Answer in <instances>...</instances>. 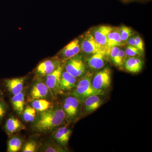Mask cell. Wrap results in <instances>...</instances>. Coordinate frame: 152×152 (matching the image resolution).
Here are the masks:
<instances>
[{
	"label": "cell",
	"mask_w": 152,
	"mask_h": 152,
	"mask_svg": "<svg viewBox=\"0 0 152 152\" xmlns=\"http://www.w3.org/2000/svg\"><path fill=\"white\" fill-rule=\"evenodd\" d=\"M64 64L65 62L52 73L42 77L47 86L51 92L54 98L56 97L57 95L59 94V86L62 73L64 69Z\"/></svg>",
	"instance_id": "obj_9"
},
{
	"label": "cell",
	"mask_w": 152,
	"mask_h": 152,
	"mask_svg": "<svg viewBox=\"0 0 152 152\" xmlns=\"http://www.w3.org/2000/svg\"><path fill=\"white\" fill-rule=\"evenodd\" d=\"M1 89H0V95H1Z\"/></svg>",
	"instance_id": "obj_33"
},
{
	"label": "cell",
	"mask_w": 152,
	"mask_h": 152,
	"mask_svg": "<svg viewBox=\"0 0 152 152\" xmlns=\"http://www.w3.org/2000/svg\"><path fill=\"white\" fill-rule=\"evenodd\" d=\"M25 94L23 91L17 94L13 95L11 101L15 111L22 115L24 109Z\"/></svg>",
	"instance_id": "obj_20"
},
{
	"label": "cell",
	"mask_w": 152,
	"mask_h": 152,
	"mask_svg": "<svg viewBox=\"0 0 152 152\" xmlns=\"http://www.w3.org/2000/svg\"><path fill=\"white\" fill-rule=\"evenodd\" d=\"M102 95H94L86 98L81 104H83V112L86 115L95 111L103 104L101 97Z\"/></svg>",
	"instance_id": "obj_15"
},
{
	"label": "cell",
	"mask_w": 152,
	"mask_h": 152,
	"mask_svg": "<svg viewBox=\"0 0 152 152\" xmlns=\"http://www.w3.org/2000/svg\"><path fill=\"white\" fill-rule=\"evenodd\" d=\"M64 69L78 80L84 76L89 70L85 58L80 54L66 60Z\"/></svg>",
	"instance_id": "obj_3"
},
{
	"label": "cell",
	"mask_w": 152,
	"mask_h": 152,
	"mask_svg": "<svg viewBox=\"0 0 152 152\" xmlns=\"http://www.w3.org/2000/svg\"><path fill=\"white\" fill-rule=\"evenodd\" d=\"M81 103L74 96H68L64 99L62 107L67 120L73 121L77 119L81 111Z\"/></svg>",
	"instance_id": "obj_7"
},
{
	"label": "cell",
	"mask_w": 152,
	"mask_h": 152,
	"mask_svg": "<svg viewBox=\"0 0 152 152\" xmlns=\"http://www.w3.org/2000/svg\"><path fill=\"white\" fill-rule=\"evenodd\" d=\"M36 114L37 111L32 107L27 106L24 109L22 115L26 122H33L35 119Z\"/></svg>",
	"instance_id": "obj_25"
},
{
	"label": "cell",
	"mask_w": 152,
	"mask_h": 152,
	"mask_svg": "<svg viewBox=\"0 0 152 152\" xmlns=\"http://www.w3.org/2000/svg\"><path fill=\"white\" fill-rule=\"evenodd\" d=\"M64 62L55 57L43 61L40 63L34 70L36 77H43L52 73Z\"/></svg>",
	"instance_id": "obj_10"
},
{
	"label": "cell",
	"mask_w": 152,
	"mask_h": 152,
	"mask_svg": "<svg viewBox=\"0 0 152 152\" xmlns=\"http://www.w3.org/2000/svg\"><path fill=\"white\" fill-rule=\"evenodd\" d=\"M127 56L125 53L124 49L121 46L118 55L116 60V61L115 63V65L120 70H123L124 69V64Z\"/></svg>",
	"instance_id": "obj_27"
},
{
	"label": "cell",
	"mask_w": 152,
	"mask_h": 152,
	"mask_svg": "<svg viewBox=\"0 0 152 152\" xmlns=\"http://www.w3.org/2000/svg\"><path fill=\"white\" fill-rule=\"evenodd\" d=\"M39 151L45 152H63L67 151L68 150L54 142H47L40 146Z\"/></svg>",
	"instance_id": "obj_23"
},
{
	"label": "cell",
	"mask_w": 152,
	"mask_h": 152,
	"mask_svg": "<svg viewBox=\"0 0 152 152\" xmlns=\"http://www.w3.org/2000/svg\"><path fill=\"white\" fill-rule=\"evenodd\" d=\"M41 145L35 140H30L25 143L22 150L23 152H36L39 151Z\"/></svg>",
	"instance_id": "obj_26"
},
{
	"label": "cell",
	"mask_w": 152,
	"mask_h": 152,
	"mask_svg": "<svg viewBox=\"0 0 152 152\" xmlns=\"http://www.w3.org/2000/svg\"><path fill=\"white\" fill-rule=\"evenodd\" d=\"M93 72L88 70V72L81 78L79 79L75 88L71 92V95L74 96L81 103L86 98L92 95H103L105 92L96 90L92 85Z\"/></svg>",
	"instance_id": "obj_2"
},
{
	"label": "cell",
	"mask_w": 152,
	"mask_h": 152,
	"mask_svg": "<svg viewBox=\"0 0 152 152\" xmlns=\"http://www.w3.org/2000/svg\"><path fill=\"white\" fill-rule=\"evenodd\" d=\"M85 62L89 70L95 72L103 68L109 61L106 50L97 52L85 58Z\"/></svg>",
	"instance_id": "obj_8"
},
{
	"label": "cell",
	"mask_w": 152,
	"mask_h": 152,
	"mask_svg": "<svg viewBox=\"0 0 152 152\" xmlns=\"http://www.w3.org/2000/svg\"><path fill=\"white\" fill-rule=\"evenodd\" d=\"M119 28L120 37H121L123 45H126V42L128 38L131 36L135 34V32L132 28L124 25L121 26Z\"/></svg>",
	"instance_id": "obj_24"
},
{
	"label": "cell",
	"mask_w": 152,
	"mask_h": 152,
	"mask_svg": "<svg viewBox=\"0 0 152 152\" xmlns=\"http://www.w3.org/2000/svg\"><path fill=\"white\" fill-rule=\"evenodd\" d=\"M135 40L136 48L138 49L142 53L144 54V45L143 41L139 35L134 34Z\"/></svg>",
	"instance_id": "obj_29"
},
{
	"label": "cell",
	"mask_w": 152,
	"mask_h": 152,
	"mask_svg": "<svg viewBox=\"0 0 152 152\" xmlns=\"http://www.w3.org/2000/svg\"><path fill=\"white\" fill-rule=\"evenodd\" d=\"M52 138L56 143L66 148L69 140L72 130L66 126L59 127L52 131Z\"/></svg>",
	"instance_id": "obj_13"
},
{
	"label": "cell",
	"mask_w": 152,
	"mask_h": 152,
	"mask_svg": "<svg viewBox=\"0 0 152 152\" xmlns=\"http://www.w3.org/2000/svg\"><path fill=\"white\" fill-rule=\"evenodd\" d=\"M111 83L112 72L108 67H104L93 75L92 85L95 89L105 91L111 87Z\"/></svg>",
	"instance_id": "obj_5"
},
{
	"label": "cell",
	"mask_w": 152,
	"mask_h": 152,
	"mask_svg": "<svg viewBox=\"0 0 152 152\" xmlns=\"http://www.w3.org/2000/svg\"><path fill=\"white\" fill-rule=\"evenodd\" d=\"M31 106L37 111L41 112L45 111L51 107L52 103L49 100L37 99L32 101Z\"/></svg>",
	"instance_id": "obj_21"
},
{
	"label": "cell",
	"mask_w": 152,
	"mask_h": 152,
	"mask_svg": "<svg viewBox=\"0 0 152 152\" xmlns=\"http://www.w3.org/2000/svg\"><path fill=\"white\" fill-rule=\"evenodd\" d=\"M67 120L62 107H52L45 111L39 112L33 122L34 130L37 132H51L62 126Z\"/></svg>",
	"instance_id": "obj_1"
},
{
	"label": "cell",
	"mask_w": 152,
	"mask_h": 152,
	"mask_svg": "<svg viewBox=\"0 0 152 152\" xmlns=\"http://www.w3.org/2000/svg\"><path fill=\"white\" fill-rule=\"evenodd\" d=\"M4 128L6 133L9 135L26 129L23 123L13 116H11L7 120Z\"/></svg>",
	"instance_id": "obj_19"
},
{
	"label": "cell",
	"mask_w": 152,
	"mask_h": 152,
	"mask_svg": "<svg viewBox=\"0 0 152 152\" xmlns=\"http://www.w3.org/2000/svg\"><path fill=\"white\" fill-rule=\"evenodd\" d=\"M23 140L19 136H14L9 140L7 144V152H17L21 148Z\"/></svg>",
	"instance_id": "obj_22"
},
{
	"label": "cell",
	"mask_w": 152,
	"mask_h": 152,
	"mask_svg": "<svg viewBox=\"0 0 152 152\" xmlns=\"http://www.w3.org/2000/svg\"><path fill=\"white\" fill-rule=\"evenodd\" d=\"M121 2L124 3V4H129V3L135 2H147L150 0H118Z\"/></svg>",
	"instance_id": "obj_32"
},
{
	"label": "cell",
	"mask_w": 152,
	"mask_h": 152,
	"mask_svg": "<svg viewBox=\"0 0 152 152\" xmlns=\"http://www.w3.org/2000/svg\"><path fill=\"white\" fill-rule=\"evenodd\" d=\"M30 98L32 101L37 99L50 100L53 98L48 87L44 81L42 77H36L30 92Z\"/></svg>",
	"instance_id": "obj_6"
},
{
	"label": "cell",
	"mask_w": 152,
	"mask_h": 152,
	"mask_svg": "<svg viewBox=\"0 0 152 152\" xmlns=\"http://www.w3.org/2000/svg\"><path fill=\"white\" fill-rule=\"evenodd\" d=\"M80 53L89 56L97 52L106 50L95 39L90 30L87 31L79 38Z\"/></svg>",
	"instance_id": "obj_4"
},
{
	"label": "cell",
	"mask_w": 152,
	"mask_h": 152,
	"mask_svg": "<svg viewBox=\"0 0 152 152\" xmlns=\"http://www.w3.org/2000/svg\"><path fill=\"white\" fill-rule=\"evenodd\" d=\"M113 28V27L108 25H101L94 27L89 30L97 42L106 50L108 36Z\"/></svg>",
	"instance_id": "obj_12"
},
{
	"label": "cell",
	"mask_w": 152,
	"mask_h": 152,
	"mask_svg": "<svg viewBox=\"0 0 152 152\" xmlns=\"http://www.w3.org/2000/svg\"><path fill=\"white\" fill-rule=\"evenodd\" d=\"M80 53V39L76 38L61 50L54 57L63 62Z\"/></svg>",
	"instance_id": "obj_11"
},
{
	"label": "cell",
	"mask_w": 152,
	"mask_h": 152,
	"mask_svg": "<svg viewBox=\"0 0 152 152\" xmlns=\"http://www.w3.org/2000/svg\"><path fill=\"white\" fill-rule=\"evenodd\" d=\"M125 53L127 57H143L144 54L142 53L140 50L135 48L128 45H126V47L124 48Z\"/></svg>",
	"instance_id": "obj_28"
},
{
	"label": "cell",
	"mask_w": 152,
	"mask_h": 152,
	"mask_svg": "<svg viewBox=\"0 0 152 152\" xmlns=\"http://www.w3.org/2000/svg\"><path fill=\"white\" fill-rule=\"evenodd\" d=\"M144 66V61L141 57H127L124 64V69L132 73L140 72Z\"/></svg>",
	"instance_id": "obj_17"
},
{
	"label": "cell",
	"mask_w": 152,
	"mask_h": 152,
	"mask_svg": "<svg viewBox=\"0 0 152 152\" xmlns=\"http://www.w3.org/2000/svg\"><path fill=\"white\" fill-rule=\"evenodd\" d=\"M26 77H20L15 78L6 79L4 84L8 91L12 94L15 95L23 91L24 86Z\"/></svg>",
	"instance_id": "obj_16"
},
{
	"label": "cell",
	"mask_w": 152,
	"mask_h": 152,
	"mask_svg": "<svg viewBox=\"0 0 152 152\" xmlns=\"http://www.w3.org/2000/svg\"><path fill=\"white\" fill-rule=\"evenodd\" d=\"M123 46L120 37L119 28L113 27L110 32L109 33L107 39L106 48L107 54L108 55L109 50L113 47Z\"/></svg>",
	"instance_id": "obj_18"
},
{
	"label": "cell",
	"mask_w": 152,
	"mask_h": 152,
	"mask_svg": "<svg viewBox=\"0 0 152 152\" xmlns=\"http://www.w3.org/2000/svg\"><path fill=\"white\" fill-rule=\"evenodd\" d=\"M7 107L4 102L0 100V124L7 113Z\"/></svg>",
	"instance_id": "obj_30"
},
{
	"label": "cell",
	"mask_w": 152,
	"mask_h": 152,
	"mask_svg": "<svg viewBox=\"0 0 152 152\" xmlns=\"http://www.w3.org/2000/svg\"><path fill=\"white\" fill-rule=\"evenodd\" d=\"M78 81V79L76 78L64 69L61 76L59 86V94L72 91L75 88Z\"/></svg>",
	"instance_id": "obj_14"
},
{
	"label": "cell",
	"mask_w": 152,
	"mask_h": 152,
	"mask_svg": "<svg viewBox=\"0 0 152 152\" xmlns=\"http://www.w3.org/2000/svg\"><path fill=\"white\" fill-rule=\"evenodd\" d=\"M126 45L132 46L136 48L135 40L134 34L129 37L126 42Z\"/></svg>",
	"instance_id": "obj_31"
}]
</instances>
